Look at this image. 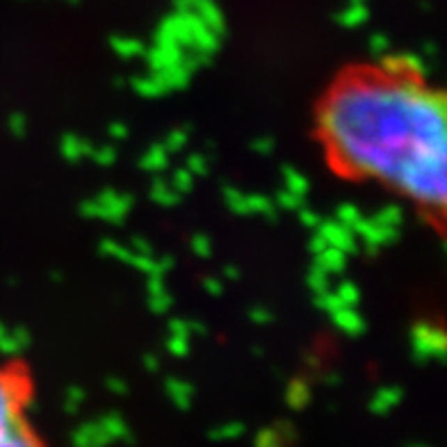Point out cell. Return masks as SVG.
Masks as SVG:
<instances>
[{
	"mask_svg": "<svg viewBox=\"0 0 447 447\" xmlns=\"http://www.w3.org/2000/svg\"><path fill=\"white\" fill-rule=\"evenodd\" d=\"M445 96L407 57L336 71L313 110V135L338 178L409 203L436 228L447 205Z\"/></svg>",
	"mask_w": 447,
	"mask_h": 447,
	"instance_id": "6da1fadb",
	"label": "cell"
},
{
	"mask_svg": "<svg viewBox=\"0 0 447 447\" xmlns=\"http://www.w3.org/2000/svg\"><path fill=\"white\" fill-rule=\"evenodd\" d=\"M35 382L21 361H0V447H46L32 420Z\"/></svg>",
	"mask_w": 447,
	"mask_h": 447,
	"instance_id": "7a4b0ae2",
	"label": "cell"
}]
</instances>
